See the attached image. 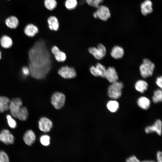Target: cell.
Wrapping results in <instances>:
<instances>
[{"label":"cell","instance_id":"1","mask_svg":"<svg viewBox=\"0 0 162 162\" xmlns=\"http://www.w3.org/2000/svg\"><path fill=\"white\" fill-rule=\"evenodd\" d=\"M28 53L30 75L37 79L44 78L49 72L51 64L50 54L45 44L42 41L37 42Z\"/></svg>","mask_w":162,"mask_h":162},{"label":"cell","instance_id":"2","mask_svg":"<svg viewBox=\"0 0 162 162\" xmlns=\"http://www.w3.org/2000/svg\"><path fill=\"white\" fill-rule=\"evenodd\" d=\"M155 65L148 58L143 59L140 67V73L142 77L146 78L151 76L153 74Z\"/></svg>","mask_w":162,"mask_h":162},{"label":"cell","instance_id":"3","mask_svg":"<svg viewBox=\"0 0 162 162\" xmlns=\"http://www.w3.org/2000/svg\"><path fill=\"white\" fill-rule=\"evenodd\" d=\"M123 87L122 83L117 81L112 83L108 88V95L112 98L117 99L121 97Z\"/></svg>","mask_w":162,"mask_h":162},{"label":"cell","instance_id":"4","mask_svg":"<svg viewBox=\"0 0 162 162\" xmlns=\"http://www.w3.org/2000/svg\"><path fill=\"white\" fill-rule=\"evenodd\" d=\"M89 52L96 59L100 60L106 55V47L101 44H99L97 47H92L88 49Z\"/></svg>","mask_w":162,"mask_h":162},{"label":"cell","instance_id":"5","mask_svg":"<svg viewBox=\"0 0 162 162\" xmlns=\"http://www.w3.org/2000/svg\"><path fill=\"white\" fill-rule=\"evenodd\" d=\"M65 96L62 93L56 92L52 95L51 103L52 105L57 109L61 108L64 106L65 101Z\"/></svg>","mask_w":162,"mask_h":162},{"label":"cell","instance_id":"6","mask_svg":"<svg viewBox=\"0 0 162 162\" xmlns=\"http://www.w3.org/2000/svg\"><path fill=\"white\" fill-rule=\"evenodd\" d=\"M58 74L63 78L70 79L75 78L76 72L74 68L68 66L61 67L58 71Z\"/></svg>","mask_w":162,"mask_h":162},{"label":"cell","instance_id":"7","mask_svg":"<svg viewBox=\"0 0 162 162\" xmlns=\"http://www.w3.org/2000/svg\"><path fill=\"white\" fill-rule=\"evenodd\" d=\"M22 105V100L19 98H14L10 101L9 110L13 117L16 118L17 114Z\"/></svg>","mask_w":162,"mask_h":162},{"label":"cell","instance_id":"8","mask_svg":"<svg viewBox=\"0 0 162 162\" xmlns=\"http://www.w3.org/2000/svg\"><path fill=\"white\" fill-rule=\"evenodd\" d=\"M95 12L98 18L104 21H106L110 18V13L109 8L104 5H100Z\"/></svg>","mask_w":162,"mask_h":162},{"label":"cell","instance_id":"9","mask_svg":"<svg viewBox=\"0 0 162 162\" xmlns=\"http://www.w3.org/2000/svg\"><path fill=\"white\" fill-rule=\"evenodd\" d=\"M0 141L6 145L12 144L14 142V137L9 130L4 129L0 133Z\"/></svg>","mask_w":162,"mask_h":162},{"label":"cell","instance_id":"10","mask_svg":"<svg viewBox=\"0 0 162 162\" xmlns=\"http://www.w3.org/2000/svg\"><path fill=\"white\" fill-rule=\"evenodd\" d=\"M38 128L41 131L44 132H49L51 129L53 123L52 121L45 117L41 118L38 122Z\"/></svg>","mask_w":162,"mask_h":162},{"label":"cell","instance_id":"11","mask_svg":"<svg viewBox=\"0 0 162 162\" xmlns=\"http://www.w3.org/2000/svg\"><path fill=\"white\" fill-rule=\"evenodd\" d=\"M161 121L160 119H158L155 122L154 124L146 127L145 130L147 134L155 132L158 135L160 136L161 134Z\"/></svg>","mask_w":162,"mask_h":162},{"label":"cell","instance_id":"12","mask_svg":"<svg viewBox=\"0 0 162 162\" xmlns=\"http://www.w3.org/2000/svg\"><path fill=\"white\" fill-rule=\"evenodd\" d=\"M51 51L54 56L55 59L58 62H63L66 59V54L61 51L57 46H52L51 48Z\"/></svg>","mask_w":162,"mask_h":162},{"label":"cell","instance_id":"13","mask_svg":"<svg viewBox=\"0 0 162 162\" xmlns=\"http://www.w3.org/2000/svg\"><path fill=\"white\" fill-rule=\"evenodd\" d=\"M105 77L111 83L117 81L118 76L114 68L109 67L106 69Z\"/></svg>","mask_w":162,"mask_h":162},{"label":"cell","instance_id":"14","mask_svg":"<svg viewBox=\"0 0 162 162\" xmlns=\"http://www.w3.org/2000/svg\"><path fill=\"white\" fill-rule=\"evenodd\" d=\"M36 136L34 132L31 130H27L23 136V140L27 145L31 146L35 142Z\"/></svg>","mask_w":162,"mask_h":162},{"label":"cell","instance_id":"15","mask_svg":"<svg viewBox=\"0 0 162 162\" xmlns=\"http://www.w3.org/2000/svg\"><path fill=\"white\" fill-rule=\"evenodd\" d=\"M152 2L150 0H146L141 4V12L144 16L152 13L153 8Z\"/></svg>","mask_w":162,"mask_h":162},{"label":"cell","instance_id":"16","mask_svg":"<svg viewBox=\"0 0 162 162\" xmlns=\"http://www.w3.org/2000/svg\"><path fill=\"white\" fill-rule=\"evenodd\" d=\"M38 27L32 24H29L25 27L24 32L27 36L32 38L34 37L38 32Z\"/></svg>","mask_w":162,"mask_h":162},{"label":"cell","instance_id":"17","mask_svg":"<svg viewBox=\"0 0 162 162\" xmlns=\"http://www.w3.org/2000/svg\"><path fill=\"white\" fill-rule=\"evenodd\" d=\"M124 51L123 48L119 46H115L112 49L110 52L111 56L116 59L122 58L124 55Z\"/></svg>","mask_w":162,"mask_h":162},{"label":"cell","instance_id":"18","mask_svg":"<svg viewBox=\"0 0 162 162\" xmlns=\"http://www.w3.org/2000/svg\"><path fill=\"white\" fill-rule=\"evenodd\" d=\"M13 44L12 38L6 35L2 36L0 38V44L3 48H10L12 46Z\"/></svg>","mask_w":162,"mask_h":162},{"label":"cell","instance_id":"19","mask_svg":"<svg viewBox=\"0 0 162 162\" xmlns=\"http://www.w3.org/2000/svg\"><path fill=\"white\" fill-rule=\"evenodd\" d=\"M47 21L49 28L50 30L56 31L58 29L59 24L56 17L54 16H50L48 19Z\"/></svg>","mask_w":162,"mask_h":162},{"label":"cell","instance_id":"20","mask_svg":"<svg viewBox=\"0 0 162 162\" xmlns=\"http://www.w3.org/2000/svg\"><path fill=\"white\" fill-rule=\"evenodd\" d=\"M6 26L9 28L16 29L18 26L19 21L17 18L14 16H11L7 18L5 20Z\"/></svg>","mask_w":162,"mask_h":162},{"label":"cell","instance_id":"21","mask_svg":"<svg viewBox=\"0 0 162 162\" xmlns=\"http://www.w3.org/2000/svg\"><path fill=\"white\" fill-rule=\"evenodd\" d=\"M137 104L140 108L143 110H146L150 107L151 102L148 98L142 96L138 99Z\"/></svg>","mask_w":162,"mask_h":162},{"label":"cell","instance_id":"22","mask_svg":"<svg viewBox=\"0 0 162 162\" xmlns=\"http://www.w3.org/2000/svg\"><path fill=\"white\" fill-rule=\"evenodd\" d=\"M10 100L5 96H0V113L9 110V104Z\"/></svg>","mask_w":162,"mask_h":162},{"label":"cell","instance_id":"23","mask_svg":"<svg viewBox=\"0 0 162 162\" xmlns=\"http://www.w3.org/2000/svg\"><path fill=\"white\" fill-rule=\"evenodd\" d=\"M148 86V84L146 81L143 80H139L136 82L135 88L137 91L143 93L147 90Z\"/></svg>","mask_w":162,"mask_h":162},{"label":"cell","instance_id":"24","mask_svg":"<svg viewBox=\"0 0 162 162\" xmlns=\"http://www.w3.org/2000/svg\"><path fill=\"white\" fill-rule=\"evenodd\" d=\"M28 112L27 108L24 106H22L19 111L16 118L22 121H25L27 118Z\"/></svg>","mask_w":162,"mask_h":162},{"label":"cell","instance_id":"25","mask_svg":"<svg viewBox=\"0 0 162 162\" xmlns=\"http://www.w3.org/2000/svg\"><path fill=\"white\" fill-rule=\"evenodd\" d=\"M106 107L110 111L112 112H115L118 110L119 107V104L116 100H111L107 103Z\"/></svg>","mask_w":162,"mask_h":162},{"label":"cell","instance_id":"26","mask_svg":"<svg viewBox=\"0 0 162 162\" xmlns=\"http://www.w3.org/2000/svg\"><path fill=\"white\" fill-rule=\"evenodd\" d=\"M44 5L47 9L52 10L56 8L57 2L56 0H44Z\"/></svg>","mask_w":162,"mask_h":162},{"label":"cell","instance_id":"27","mask_svg":"<svg viewBox=\"0 0 162 162\" xmlns=\"http://www.w3.org/2000/svg\"><path fill=\"white\" fill-rule=\"evenodd\" d=\"M152 100L153 102L154 103L162 101V93L161 89H158L154 91Z\"/></svg>","mask_w":162,"mask_h":162},{"label":"cell","instance_id":"28","mask_svg":"<svg viewBox=\"0 0 162 162\" xmlns=\"http://www.w3.org/2000/svg\"><path fill=\"white\" fill-rule=\"evenodd\" d=\"M78 4L77 0H66L65 6L66 8L69 10L74 9L76 7Z\"/></svg>","mask_w":162,"mask_h":162},{"label":"cell","instance_id":"29","mask_svg":"<svg viewBox=\"0 0 162 162\" xmlns=\"http://www.w3.org/2000/svg\"><path fill=\"white\" fill-rule=\"evenodd\" d=\"M6 118L9 127L12 129H14L17 126V123L12 116L10 114H7Z\"/></svg>","mask_w":162,"mask_h":162},{"label":"cell","instance_id":"30","mask_svg":"<svg viewBox=\"0 0 162 162\" xmlns=\"http://www.w3.org/2000/svg\"><path fill=\"white\" fill-rule=\"evenodd\" d=\"M98 72L99 76L105 78L106 72L105 67L100 63H98L95 66Z\"/></svg>","mask_w":162,"mask_h":162},{"label":"cell","instance_id":"31","mask_svg":"<svg viewBox=\"0 0 162 162\" xmlns=\"http://www.w3.org/2000/svg\"><path fill=\"white\" fill-rule=\"evenodd\" d=\"M50 137L47 135H44L40 138V141L41 144L45 146H49L50 143Z\"/></svg>","mask_w":162,"mask_h":162},{"label":"cell","instance_id":"32","mask_svg":"<svg viewBox=\"0 0 162 162\" xmlns=\"http://www.w3.org/2000/svg\"><path fill=\"white\" fill-rule=\"evenodd\" d=\"M103 1L104 0H85L88 5L96 8L98 7Z\"/></svg>","mask_w":162,"mask_h":162},{"label":"cell","instance_id":"33","mask_svg":"<svg viewBox=\"0 0 162 162\" xmlns=\"http://www.w3.org/2000/svg\"><path fill=\"white\" fill-rule=\"evenodd\" d=\"M0 162H9L8 155L4 151L0 152Z\"/></svg>","mask_w":162,"mask_h":162},{"label":"cell","instance_id":"34","mask_svg":"<svg viewBox=\"0 0 162 162\" xmlns=\"http://www.w3.org/2000/svg\"><path fill=\"white\" fill-rule=\"evenodd\" d=\"M22 74L25 76H28L30 74V70L29 67L26 66L22 67L21 69Z\"/></svg>","mask_w":162,"mask_h":162},{"label":"cell","instance_id":"35","mask_svg":"<svg viewBox=\"0 0 162 162\" xmlns=\"http://www.w3.org/2000/svg\"><path fill=\"white\" fill-rule=\"evenodd\" d=\"M89 70L91 74L94 76L96 77L99 76L98 72L95 66L92 65L90 67Z\"/></svg>","mask_w":162,"mask_h":162},{"label":"cell","instance_id":"36","mask_svg":"<svg viewBox=\"0 0 162 162\" xmlns=\"http://www.w3.org/2000/svg\"><path fill=\"white\" fill-rule=\"evenodd\" d=\"M126 162H140V161L135 156H132L127 159Z\"/></svg>","mask_w":162,"mask_h":162},{"label":"cell","instance_id":"37","mask_svg":"<svg viewBox=\"0 0 162 162\" xmlns=\"http://www.w3.org/2000/svg\"><path fill=\"white\" fill-rule=\"evenodd\" d=\"M162 76H160L159 77H158L156 81V83L157 85L159 86L161 88H162Z\"/></svg>","mask_w":162,"mask_h":162},{"label":"cell","instance_id":"38","mask_svg":"<svg viewBox=\"0 0 162 162\" xmlns=\"http://www.w3.org/2000/svg\"><path fill=\"white\" fill-rule=\"evenodd\" d=\"M162 154L160 151H158L156 155L157 162H162Z\"/></svg>","mask_w":162,"mask_h":162},{"label":"cell","instance_id":"39","mask_svg":"<svg viewBox=\"0 0 162 162\" xmlns=\"http://www.w3.org/2000/svg\"><path fill=\"white\" fill-rule=\"evenodd\" d=\"M140 162H156L155 161L152 160H147L142 161Z\"/></svg>","mask_w":162,"mask_h":162},{"label":"cell","instance_id":"40","mask_svg":"<svg viewBox=\"0 0 162 162\" xmlns=\"http://www.w3.org/2000/svg\"><path fill=\"white\" fill-rule=\"evenodd\" d=\"M2 58V54L1 50H0V60Z\"/></svg>","mask_w":162,"mask_h":162},{"label":"cell","instance_id":"41","mask_svg":"<svg viewBox=\"0 0 162 162\" xmlns=\"http://www.w3.org/2000/svg\"></svg>","mask_w":162,"mask_h":162}]
</instances>
